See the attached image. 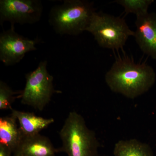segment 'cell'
Segmentation results:
<instances>
[{
  "mask_svg": "<svg viewBox=\"0 0 156 156\" xmlns=\"http://www.w3.org/2000/svg\"><path fill=\"white\" fill-rule=\"evenodd\" d=\"M156 80L153 68L145 62L136 63L128 56L117 58L105 75L112 91L131 99L148 92Z\"/></svg>",
  "mask_w": 156,
  "mask_h": 156,
  "instance_id": "cell-1",
  "label": "cell"
},
{
  "mask_svg": "<svg viewBox=\"0 0 156 156\" xmlns=\"http://www.w3.org/2000/svg\"><path fill=\"white\" fill-rule=\"evenodd\" d=\"M95 12L92 2L65 0L50 10L49 24L58 34L77 36L87 30Z\"/></svg>",
  "mask_w": 156,
  "mask_h": 156,
  "instance_id": "cell-2",
  "label": "cell"
},
{
  "mask_svg": "<svg viewBox=\"0 0 156 156\" xmlns=\"http://www.w3.org/2000/svg\"><path fill=\"white\" fill-rule=\"evenodd\" d=\"M62 142L58 152L68 156H97L100 144L94 131L87 127L83 117L70 112L59 131Z\"/></svg>",
  "mask_w": 156,
  "mask_h": 156,
  "instance_id": "cell-3",
  "label": "cell"
},
{
  "mask_svg": "<svg viewBox=\"0 0 156 156\" xmlns=\"http://www.w3.org/2000/svg\"><path fill=\"white\" fill-rule=\"evenodd\" d=\"M100 47L119 50L122 49L128 38L134 36L124 18L95 11L87 29Z\"/></svg>",
  "mask_w": 156,
  "mask_h": 156,
  "instance_id": "cell-4",
  "label": "cell"
},
{
  "mask_svg": "<svg viewBox=\"0 0 156 156\" xmlns=\"http://www.w3.org/2000/svg\"><path fill=\"white\" fill-rule=\"evenodd\" d=\"M46 60L41 62L36 69L26 74L25 87L20 95L23 104L37 110H43L56 92L53 76L48 72Z\"/></svg>",
  "mask_w": 156,
  "mask_h": 156,
  "instance_id": "cell-5",
  "label": "cell"
},
{
  "mask_svg": "<svg viewBox=\"0 0 156 156\" xmlns=\"http://www.w3.org/2000/svg\"><path fill=\"white\" fill-rule=\"evenodd\" d=\"M43 5L40 0H1L0 24H32L41 20Z\"/></svg>",
  "mask_w": 156,
  "mask_h": 156,
  "instance_id": "cell-6",
  "label": "cell"
},
{
  "mask_svg": "<svg viewBox=\"0 0 156 156\" xmlns=\"http://www.w3.org/2000/svg\"><path fill=\"white\" fill-rule=\"evenodd\" d=\"M35 40H31L17 33L14 25L0 34V60L6 66L19 63L26 53L37 50Z\"/></svg>",
  "mask_w": 156,
  "mask_h": 156,
  "instance_id": "cell-7",
  "label": "cell"
},
{
  "mask_svg": "<svg viewBox=\"0 0 156 156\" xmlns=\"http://www.w3.org/2000/svg\"><path fill=\"white\" fill-rule=\"evenodd\" d=\"M135 24L136 44L143 53L156 60V13L137 16Z\"/></svg>",
  "mask_w": 156,
  "mask_h": 156,
  "instance_id": "cell-8",
  "label": "cell"
},
{
  "mask_svg": "<svg viewBox=\"0 0 156 156\" xmlns=\"http://www.w3.org/2000/svg\"><path fill=\"white\" fill-rule=\"evenodd\" d=\"M58 152L48 137L39 134L23 136L13 156H55Z\"/></svg>",
  "mask_w": 156,
  "mask_h": 156,
  "instance_id": "cell-9",
  "label": "cell"
},
{
  "mask_svg": "<svg viewBox=\"0 0 156 156\" xmlns=\"http://www.w3.org/2000/svg\"><path fill=\"white\" fill-rule=\"evenodd\" d=\"M11 115L18 121L20 128L23 136H31L40 134L43 129L54 122L52 118L45 119L37 116L33 113L19 111L13 109Z\"/></svg>",
  "mask_w": 156,
  "mask_h": 156,
  "instance_id": "cell-10",
  "label": "cell"
},
{
  "mask_svg": "<svg viewBox=\"0 0 156 156\" xmlns=\"http://www.w3.org/2000/svg\"><path fill=\"white\" fill-rule=\"evenodd\" d=\"M17 121L11 115L0 118V144L9 148L13 153L23 137Z\"/></svg>",
  "mask_w": 156,
  "mask_h": 156,
  "instance_id": "cell-11",
  "label": "cell"
},
{
  "mask_svg": "<svg viewBox=\"0 0 156 156\" xmlns=\"http://www.w3.org/2000/svg\"><path fill=\"white\" fill-rule=\"evenodd\" d=\"M114 156H154L150 146L136 139L120 140L115 144Z\"/></svg>",
  "mask_w": 156,
  "mask_h": 156,
  "instance_id": "cell-12",
  "label": "cell"
},
{
  "mask_svg": "<svg viewBox=\"0 0 156 156\" xmlns=\"http://www.w3.org/2000/svg\"><path fill=\"white\" fill-rule=\"evenodd\" d=\"M114 2L119 4L125 9L126 14H134L137 16H141L148 13L150 6L154 0H116Z\"/></svg>",
  "mask_w": 156,
  "mask_h": 156,
  "instance_id": "cell-13",
  "label": "cell"
},
{
  "mask_svg": "<svg viewBox=\"0 0 156 156\" xmlns=\"http://www.w3.org/2000/svg\"><path fill=\"white\" fill-rule=\"evenodd\" d=\"M21 92H15L4 81H0V110H13L12 104Z\"/></svg>",
  "mask_w": 156,
  "mask_h": 156,
  "instance_id": "cell-14",
  "label": "cell"
},
{
  "mask_svg": "<svg viewBox=\"0 0 156 156\" xmlns=\"http://www.w3.org/2000/svg\"><path fill=\"white\" fill-rule=\"evenodd\" d=\"M13 152L9 148L0 144V156H11Z\"/></svg>",
  "mask_w": 156,
  "mask_h": 156,
  "instance_id": "cell-15",
  "label": "cell"
}]
</instances>
